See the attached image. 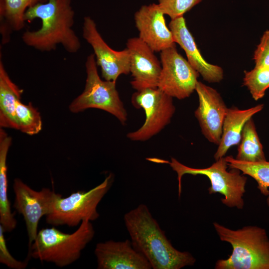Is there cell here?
<instances>
[{
  "label": "cell",
  "mask_w": 269,
  "mask_h": 269,
  "mask_svg": "<svg viewBox=\"0 0 269 269\" xmlns=\"http://www.w3.org/2000/svg\"><path fill=\"white\" fill-rule=\"evenodd\" d=\"M126 228L134 248L141 253L153 269H180L194 265L196 259L188 252L176 250L144 204L126 213Z\"/></svg>",
  "instance_id": "obj_1"
},
{
  "label": "cell",
  "mask_w": 269,
  "mask_h": 269,
  "mask_svg": "<svg viewBox=\"0 0 269 269\" xmlns=\"http://www.w3.org/2000/svg\"><path fill=\"white\" fill-rule=\"evenodd\" d=\"M75 12L71 0H48L28 8L24 14L26 21L39 18L40 28L26 30L22 35L28 46L41 52H49L61 45L69 53L77 52L81 47L78 36L73 29Z\"/></svg>",
  "instance_id": "obj_2"
},
{
  "label": "cell",
  "mask_w": 269,
  "mask_h": 269,
  "mask_svg": "<svg viewBox=\"0 0 269 269\" xmlns=\"http://www.w3.org/2000/svg\"><path fill=\"white\" fill-rule=\"evenodd\" d=\"M214 227L222 241L230 243L232 253L218 260L216 269H269V239L266 230L255 226L233 230L217 223Z\"/></svg>",
  "instance_id": "obj_3"
},
{
  "label": "cell",
  "mask_w": 269,
  "mask_h": 269,
  "mask_svg": "<svg viewBox=\"0 0 269 269\" xmlns=\"http://www.w3.org/2000/svg\"><path fill=\"white\" fill-rule=\"evenodd\" d=\"M95 231L91 221L84 220L71 234L65 233L54 227L43 228L28 248V256L41 262L54 264L63 268L80 257L82 251L93 240Z\"/></svg>",
  "instance_id": "obj_4"
},
{
  "label": "cell",
  "mask_w": 269,
  "mask_h": 269,
  "mask_svg": "<svg viewBox=\"0 0 269 269\" xmlns=\"http://www.w3.org/2000/svg\"><path fill=\"white\" fill-rule=\"evenodd\" d=\"M148 159L156 163L168 164L177 173L179 197L181 193V179L183 175H202L207 176L210 181L211 186L208 188L209 194L219 193L224 196V198H221V201L226 206L239 209L243 208V197L246 192L247 178L244 174H241L239 169L232 168L231 170L228 171L229 166L225 157L219 158L210 166L204 168L189 167L173 157L170 161L155 158Z\"/></svg>",
  "instance_id": "obj_5"
},
{
  "label": "cell",
  "mask_w": 269,
  "mask_h": 269,
  "mask_svg": "<svg viewBox=\"0 0 269 269\" xmlns=\"http://www.w3.org/2000/svg\"><path fill=\"white\" fill-rule=\"evenodd\" d=\"M97 66L94 54H90L85 61L87 76L84 89L70 104L69 110L77 113L90 108L100 109L113 115L125 125L128 113L116 89V82L103 80Z\"/></svg>",
  "instance_id": "obj_6"
},
{
  "label": "cell",
  "mask_w": 269,
  "mask_h": 269,
  "mask_svg": "<svg viewBox=\"0 0 269 269\" xmlns=\"http://www.w3.org/2000/svg\"><path fill=\"white\" fill-rule=\"evenodd\" d=\"M114 181L109 174L100 184L88 191H78L59 198L51 212L45 216L46 222L52 226L80 225L84 220L93 221L99 217L97 207L109 191Z\"/></svg>",
  "instance_id": "obj_7"
},
{
  "label": "cell",
  "mask_w": 269,
  "mask_h": 269,
  "mask_svg": "<svg viewBox=\"0 0 269 269\" xmlns=\"http://www.w3.org/2000/svg\"><path fill=\"white\" fill-rule=\"evenodd\" d=\"M172 99L158 88L136 91L132 96V104L144 110L145 119L138 129L127 134V137L132 141H144L160 132L170 123L175 112Z\"/></svg>",
  "instance_id": "obj_8"
},
{
  "label": "cell",
  "mask_w": 269,
  "mask_h": 269,
  "mask_svg": "<svg viewBox=\"0 0 269 269\" xmlns=\"http://www.w3.org/2000/svg\"><path fill=\"white\" fill-rule=\"evenodd\" d=\"M13 207L24 218L29 248L36 238L40 220L51 212L56 201L62 196L48 188L36 191L18 178L13 180Z\"/></svg>",
  "instance_id": "obj_9"
},
{
  "label": "cell",
  "mask_w": 269,
  "mask_h": 269,
  "mask_svg": "<svg viewBox=\"0 0 269 269\" xmlns=\"http://www.w3.org/2000/svg\"><path fill=\"white\" fill-rule=\"evenodd\" d=\"M161 70L157 88L172 98L182 100L195 91L199 74L172 47L160 52Z\"/></svg>",
  "instance_id": "obj_10"
},
{
  "label": "cell",
  "mask_w": 269,
  "mask_h": 269,
  "mask_svg": "<svg viewBox=\"0 0 269 269\" xmlns=\"http://www.w3.org/2000/svg\"><path fill=\"white\" fill-rule=\"evenodd\" d=\"M82 35L93 48L97 65L100 67L105 80L116 82L120 75L130 73L128 49L126 48L116 51L111 48L102 38L95 21L90 16L84 18Z\"/></svg>",
  "instance_id": "obj_11"
},
{
  "label": "cell",
  "mask_w": 269,
  "mask_h": 269,
  "mask_svg": "<svg viewBox=\"0 0 269 269\" xmlns=\"http://www.w3.org/2000/svg\"><path fill=\"white\" fill-rule=\"evenodd\" d=\"M195 91L198 96L199 105L194 115L206 138L218 145L228 108L220 94L214 88L198 81Z\"/></svg>",
  "instance_id": "obj_12"
},
{
  "label": "cell",
  "mask_w": 269,
  "mask_h": 269,
  "mask_svg": "<svg viewBox=\"0 0 269 269\" xmlns=\"http://www.w3.org/2000/svg\"><path fill=\"white\" fill-rule=\"evenodd\" d=\"M126 45L130 56L132 87L136 91L157 88L161 64L154 51L138 37L130 38Z\"/></svg>",
  "instance_id": "obj_13"
},
{
  "label": "cell",
  "mask_w": 269,
  "mask_h": 269,
  "mask_svg": "<svg viewBox=\"0 0 269 269\" xmlns=\"http://www.w3.org/2000/svg\"><path fill=\"white\" fill-rule=\"evenodd\" d=\"M164 13L158 3L142 5L134 19L138 37L154 52L175 46L172 33L166 24Z\"/></svg>",
  "instance_id": "obj_14"
},
{
  "label": "cell",
  "mask_w": 269,
  "mask_h": 269,
  "mask_svg": "<svg viewBox=\"0 0 269 269\" xmlns=\"http://www.w3.org/2000/svg\"><path fill=\"white\" fill-rule=\"evenodd\" d=\"M94 254L98 269H151L146 259L129 240H109L96 245Z\"/></svg>",
  "instance_id": "obj_15"
},
{
  "label": "cell",
  "mask_w": 269,
  "mask_h": 269,
  "mask_svg": "<svg viewBox=\"0 0 269 269\" xmlns=\"http://www.w3.org/2000/svg\"><path fill=\"white\" fill-rule=\"evenodd\" d=\"M168 27L176 43L185 51L187 61L193 68L209 83H219L224 77L223 69L207 62L201 55L183 16L171 19Z\"/></svg>",
  "instance_id": "obj_16"
},
{
  "label": "cell",
  "mask_w": 269,
  "mask_h": 269,
  "mask_svg": "<svg viewBox=\"0 0 269 269\" xmlns=\"http://www.w3.org/2000/svg\"><path fill=\"white\" fill-rule=\"evenodd\" d=\"M264 104H258L247 109L236 107L228 108L223 122L221 140L214 157L216 160L224 157L233 145L240 142L242 133L247 122L264 108Z\"/></svg>",
  "instance_id": "obj_17"
},
{
  "label": "cell",
  "mask_w": 269,
  "mask_h": 269,
  "mask_svg": "<svg viewBox=\"0 0 269 269\" xmlns=\"http://www.w3.org/2000/svg\"><path fill=\"white\" fill-rule=\"evenodd\" d=\"M48 0H0V32L1 43L10 41L11 34L25 26L26 10L38 3Z\"/></svg>",
  "instance_id": "obj_18"
},
{
  "label": "cell",
  "mask_w": 269,
  "mask_h": 269,
  "mask_svg": "<svg viewBox=\"0 0 269 269\" xmlns=\"http://www.w3.org/2000/svg\"><path fill=\"white\" fill-rule=\"evenodd\" d=\"M12 138L3 129H0V225L4 232H10L16 227L14 213L11 212L8 198L7 166L6 159Z\"/></svg>",
  "instance_id": "obj_19"
},
{
  "label": "cell",
  "mask_w": 269,
  "mask_h": 269,
  "mask_svg": "<svg viewBox=\"0 0 269 269\" xmlns=\"http://www.w3.org/2000/svg\"><path fill=\"white\" fill-rule=\"evenodd\" d=\"M22 90L10 78L0 60V127L17 130L15 107L21 100Z\"/></svg>",
  "instance_id": "obj_20"
},
{
  "label": "cell",
  "mask_w": 269,
  "mask_h": 269,
  "mask_svg": "<svg viewBox=\"0 0 269 269\" xmlns=\"http://www.w3.org/2000/svg\"><path fill=\"white\" fill-rule=\"evenodd\" d=\"M236 158L247 162L266 160L263 146L252 118L244 126Z\"/></svg>",
  "instance_id": "obj_21"
},
{
  "label": "cell",
  "mask_w": 269,
  "mask_h": 269,
  "mask_svg": "<svg viewBox=\"0 0 269 269\" xmlns=\"http://www.w3.org/2000/svg\"><path fill=\"white\" fill-rule=\"evenodd\" d=\"M228 166L242 171L243 174L253 178L258 183V188L265 196H268L267 203L269 207V161L247 162L235 158L232 155L225 157Z\"/></svg>",
  "instance_id": "obj_22"
},
{
  "label": "cell",
  "mask_w": 269,
  "mask_h": 269,
  "mask_svg": "<svg viewBox=\"0 0 269 269\" xmlns=\"http://www.w3.org/2000/svg\"><path fill=\"white\" fill-rule=\"evenodd\" d=\"M17 130L28 135H34L42 129V123L37 109L29 102L25 105L19 100L15 107Z\"/></svg>",
  "instance_id": "obj_23"
},
{
  "label": "cell",
  "mask_w": 269,
  "mask_h": 269,
  "mask_svg": "<svg viewBox=\"0 0 269 269\" xmlns=\"http://www.w3.org/2000/svg\"><path fill=\"white\" fill-rule=\"evenodd\" d=\"M243 83L255 101L263 98L269 88V68L255 66L245 72Z\"/></svg>",
  "instance_id": "obj_24"
},
{
  "label": "cell",
  "mask_w": 269,
  "mask_h": 269,
  "mask_svg": "<svg viewBox=\"0 0 269 269\" xmlns=\"http://www.w3.org/2000/svg\"><path fill=\"white\" fill-rule=\"evenodd\" d=\"M158 4L164 14L171 19L181 16L202 0H158Z\"/></svg>",
  "instance_id": "obj_25"
},
{
  "label": "cell",
  "mask_w": 269,
  "mask_h": 269,
  "mask_svg": "<svg viewBox=\"0 0 269 269\" xmlns=\"http://www.w3.org/2000/svg\"><path fill=\"white\" fill-rule=\"evenodd\" d=\"M4 231L0 225V263L12 269H24L31 258L27 255L24 261H18L14 258L10 254L4 237Z\"/></svg>",
  "instance_id": "obj_26"
},
{
  "label": "cell",
  "mask_w": 269,
  "mask_h": 269,
  "mask_svg": "<svg viewBox=\"0 0 269 269\" xmlns=\"http://www.w3.org/2000/svg\"><path fill=\"white\" fill-rule=\"evenodd\" d=\"M255 66L269 68V30L263 33L254 52Z\"/></svg>",
  "instance_id": "obj_27"
}]
</instances>
